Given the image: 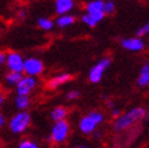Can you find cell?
<instances>
[{"instance_id": "17", "label": "cell", "mask_w": 149, "mask_h": 148, "mask_svg": "<svg viewBox=\"0 0 149 148\" xmlns=\"http://www.w3.org/2000/svg\"><path fill=\"white\" fill-rule=\"evenodd\" d=\"M23 78V74L22 73H17V72H9L5 75V81L9 85H11V86H16L19 81H21V79Z\"/></svg>"}, {"instance_id": "22", "label": "cell", "mask_w": 149, "mask_h": 148, "mask_svg": "<svg viewBox=\"0 0 149 148\" xmlns=\"http://www.w3.org/2000/svg\"><path fill=\"white\" fill-rule=\"evenodd\" d=\"M149 34V22L148 23H146L143 27H141L138 29V32H137V36H139V38H142V36L144 35H148Z\"/></svg>"}, {"instance_id": "4", "label": "cell", "mask_w": 149, "mask_h": 148, "mask_svg": "<svg viewBox=\"0 0 149 148\" xmlns=\"http://www.w3.org/2000/svg\"><path fill=\"white\" fill-rule=\"evenodd\" d=\"M70 132V125L67 120L56 121L51 129V134L49 140L54 145H62L67 141Z\"/></svg>"}, {"instance_id": "2", "label": "cell", "mask_w": 149, "mask_h": 148, "mask_svg": "<svg viewBox=\"0 0 149 148\" xmlns=\"http://www.w3.org/2000/svg\"><path fill=\"white\" fill-rule=\"evenodd\" d=\"M103 120H104V115L101 112L92 110V112L87 113L79 120V130L84 135L93 134L98 125L103 123Z\"/></svg>"}, {"instance_id": "11", "label": "cell", "mask_w": 149, "mask_h": 148, "mask_svg": "<svg viewBox=\"0 0 149 148\" xmlns=\"http://www.w3.org/2000/svg\"><path fill=\"white\" fill-rule=\"evenodd\" d=\"M74 9V0H56L55 1V10L58 16L68 15Z\"/></svg>"}, {"instance_id": "6", "label": "cell", "mask_w": 149, "mask_h": 148, "mask_svg": "<svg viewBox=\"0 0 149 148\" xmlns=\"http://www.w3.org/2000/svg\"><path fill=\"white\" fill-rule=\"evenodd\" d=\"M44 72V63L41 60L36 57H28L24 58L23 64V73L28 77H38Z\"/></svg>"}, {"instance_id": "7", "label": "cell", "mask_w": 149, "mask_h": 148, "mask_svg": "<svg viewBox=\"0 0 149 148\" xmlns=\"http://www.w3.org/2000/svg\"><path fill=\"white\" fill-rule=\"evenodd\" d=\"M6 67L9 72H17V73H23V64H24V58L22 57L18 52H9L6 55Z\"/></svg>"}, {"instance_id": "31", "label": "cell", "mask_w": 149, "mask_h": 148, "mask_svg": "<svg viewBox=\"0 0 149 148\" xmlns=\"http://www.w3.org/2000/svg\"><path fill=\"white\" fill-rule=\"evenodd\" d=\"M146 118H147V119H149V112H147V115H146Z\"/></svg>"}, {"instance_id": "1", "label": "cell", "mask_w": 149, "mask_h": 148, "mask_svg": "<svg viewBox=\"0 0 149 148\" xmlns=\"http://www.w3.org/2000/svg\"><path fill=\"white\" fill-rule=\"evenodd\" d=\"M146 115L147 110L143 107H135L130 109L129 112L118 117L113 124V129L115 132H124L126 130H130L141 120H143Z\"/></svg>"}, {"instance_id": "29", "label": "cell", "mask_w": 149, "mask_h": 148, "mask_svg": "<svg viewBox=\"0 0 149 148\" xmlns=\"http://www.w3.org/2000/svg\"><path fill=\"white\" fill-rule=\"evenodd\" d=\"M107 106H108L109 108H114V102H113V101H108V102H107Z\"/></svg>"}, {"instance_id": "9", "label": "cell", "mask_w": 149, "mask_h": 148, "mask_svg": "<svg viewBox=\"0 0 149 148\" xmlns=\"http://www.w3.org/2000/svg\"><path fill=\"white\" fill-rule=\"evenodd\" d=\"M121 46L127 50L132 51V52H139V51L144 50V40L139 36H132V38H125L121 40Z\"/></svg>"}, {"instance_id": "5", "label": "cell", "mask_w": 149, "mask_h": 148, "mask_svg": "<svg viewBox=\"0 0 149 148\" xmlns=\"http://www.w3.org/2000/svg\"><path fill=\"white\" fill-rule=\"evenodd\" d=\"M110 63H111V60L109 57L101 58V60L90 69V72H88V80H90L92 84L100 83L103 78L104 72L107 71V68H109Z\"/></svg>"}, {"instance_id": "23", "label": "cell", "mask_w": 149, "mask_h": 148, "mask_svg": "<svg viewBox=\"0 0 149 148\" xmlns=\"http://www.w3.org/2000/svg\"><path fill=\"white\" fill-rule=\"evenodd\" d=\"M79 96H80V92L78 90H70L68 94H67V100L74 101V100L79 98Z\"/></svg>"}, {"instance_id": "21", "label": "cell", "mask_w": 149, "mask_h": 148, "mask_svg": "<svg viewBox=\"0 0 149 148\" xmlns=\"http://www.w3.org/2000/svg\"><path fill=\"white\" fill-rule=\"evenodd\" d=\"M81 21H83V23H85L87 27L93 28V27L97 26V22H96L93 20V17L91 16V15H88V13H84L83 16H81Z\"/></svg>"}, {"instance_id": "27", "label": "cell", "mask_w": 149, "mask_h": 148, "mask_svg": "<svg viewBox=\"0 0 149 148\" xmlns=\"http://www.w3.org/2000/svg\"><path fill=\"white\" fill-rule=\"evenodd\" d=\"M4 102H5V94L3 91H0V108L4 105Z\"/></svg>"}, {"instance_id": "16", "label": "cell", "mask_w": 149, "mask_h": 148, "mask_svg": "<svg viewBox=\"0 0 149 148\" xmlns=\"http://www.w3.org/2000/svg\"><path fill=\"white\" fill-rule=\"evenodd\" d=\"M15 106L17 107V109L19 110H27V108L31 106V100H29V96H19L17 95L16 98H15Z\"/></svg>"}, {"instance_id": "8", "label": "cell", "mask_w": 149, "mask_h": 148, "mask_svg": "<svg viewBox=\"0 0 149 148\" xmlns=\"http://www.w3.org/2000/svg\"><path fill=\"white\" fill-rule=\"evenodd\" d=\"M36 79L33 77H28V75H23V78L21 79V81L16 85V91L17 95L19 96H29L31 92H33V90L36 87Z\"/></svg>"}, {"instance_id": "15", "label": "cell", "mask_w": 149, "mask_h": 148, "mask_svg": "<svg viewBox=\"0 0 149 148\" xmlns=\"http://www.w3.org/2000/svg\"><path fill=\"white\" fill-rule=\"evenodd\" d=\"M74 22H75V17L73 15L68 13V15H62V16H58V18L56 20V24L59 28H65L72 26Z\"/></svg>"}, {"instance_id": "26", "label": "cell", "mask_w": 149, "mask_h": 148, "mask_svg": "<svg viewBox=\"0 0 149 148\" xmlns=\"http://www.w3.org/2000/svg\"><path fill=\"white\" fill-rule=\"evenodd\" d=\"M6 123V119H5V117L3 113H0V129H3L4 128V125Z\"/></svg>"}, {"instance_id": "10", "label": "cell", "mask_w": 149, "mask_h": 148, "mask_svg": "<svg viewBox=\"0 0 149 148\" xmlns=\"http://www.w3.org/2000/svg\"><path fill=\"white\" fill-rule=\"evenodd\" d=\"M72 75L69 73H61V74H57L54 78H51L49 81H47V89L50 90H55V89L59 87L61 85L68 83L69 80H72Z\"/></svg>"}, {"instance_id": "28", "label": "cell", "mask_w": 149, "mask_h": 148, "mask_svg": "<svg viewBox=\"0 0 149 148\" xmlns=\"http://www.w3.org/2000/svg\"><path fill=\"white\" fill-rule=\"evenodd\" d=\"M26 16H27V13H26L24 10H21V11L18 12V17H19V18H24Z\"/></svg>"}, {"instance_id": "3", "label": "cell", "mask_w": 149, "mask_h": 148, "mask_svg": "<svg viewBox=\"0 0 149 148\" xmlns=\"http://www.w3.org/2000/svg\"><path fill=\"white\" fill-rule=\"evenodd\" d=\"M32 123V117L27 110H21V112L15 114L10 121H9V129L12 134L15 135H19L31 126Z\"/></svg>"}, {"instance_id": "30", "label": "cell", "mask_w": 149, "mask_h": 148, "mask_svg": "<svg viewBox=\"0 0 149 148\" xmlns=\"http://www.w3.org/2000/svg\"><path fill=\"white\" fill-rule=\"evenodd\" d=\"M75 148H87V147H85V146H79V147H75Z\"/></svg>"}, {"instance_id": "19", "label": "cell", "mask_w": 149, "mask_h": 148, "mask_svg": "<svg viewBox=\"0 0 149 148\" xmlns=\"http://www.w3.org/2000/svg\"><path fill=\"white\" fill-rule=\"evenodd\" d=\"M115 11V3L111 0H106L103 1V12L104 15H111Z\"/></svg>"}, {"instance_id": "18", "label": "cell", "mask_w": 149, "mask_h": 148, "mask_svg": "<svg viewBox=\"0 0 149 148\" xmlns=\"http://www.w3.org/2000/svg\"><path fill=\"white\" fill-rule=\"evenodd\" d=\"M38 26L44 29V31H51L55 26V22L49 17H39L38 18Z\"/></svg>"}, {"instance_id": "25", "label": "cell", "mask_w": 149, "mask_h": 148, "mask_svg": "<svg viewBox=\"0 0 149 148\" xmlns=\"http://www.w3.org/2000/svg\"><path fill=\"white\" fill-rule=\"evenodd\" d=\"M120 115H121V113H120V110H119L118 108H113V109H111V117H113V118H115V119H116V118L120 117Z\"/></svg>"}, {"instance_id": "24", "label": "cell", "mask_w": 149, "mask_h": 148, "mask_svg": "<svg viewBox=\"0 0 149 148\" xmlns=\"http://www.w3.org/2000/svg\"><path fill=\"white\" fill-rule=\"evenodd\" d=\"M6 52H4V51H0V66L6 63Z\"/></svg>"}, {"instance_id": "20", "label": "cell", "mask_w": 149, "mask_h": 148, "mask_svg": "<svg viewBox=\"0 0 149 148\" xmlns=\"http://www.w3.org/2000/svg\"><path fill=\"white\" fill-rule=\"evenodd\" d=\"M18 148H40L39 145L31 138H24L22 140L18 145Z\"/></svg>"}, {"instance_id": "14", "label": "cell", "mask_w": 149, "mask_h": 148, "mask_svg": "<svg viewBox=\"0 0 149 148\" xmlns=\"http://www.w3.org/2000/svg\"><path fill=\"white\" fill-rule=\"evenodd\" d=\"M86 13H97V12H102L103 11V1H98V0H91L88 1L85 6Z\"/></svg>"}, {"instance_id": "32", "label": "cell", "mask_w": 149, "mask_h": 148, "mask_svg": "<svg viewBox=\"0 0 149 148\" xmlns=\"http://www.w3.org/2000/svg\"><path fill=\"white\" fill-rule=\"evenodd\" d=\"M98 1H103V0H98Z\"/></svg>"}, {"instance_id": "12", "label": "cell", "mask_w": 149, "mask_h": 148, "mask_svg": "<svg viewBox=\"0 0 149 148\" xmlns=\"http://www.w3.org/2000/svg\"><path fill=\"white\" fill-rule=\"evenodd\" d=\"M137 84L141 87L149 86V63H144L139 71V75L137 79Z\"/></svg>"}, {"instance_id": "13", "label": "cell", "mask_w": 149, "mask_h": 148, "mask_svg": "<svg viewBox=\"0 0 149 148\" xmlns=\"http://www.w3.org/2000/svg\"><path fill=\"white\" fill-rule=\"evenodd\" d=\"M67 115H68V109L63 106H58L56 108L52 109L51 112V119L56 121H61V120H65Z\"/></svg>"}]
</instances>
